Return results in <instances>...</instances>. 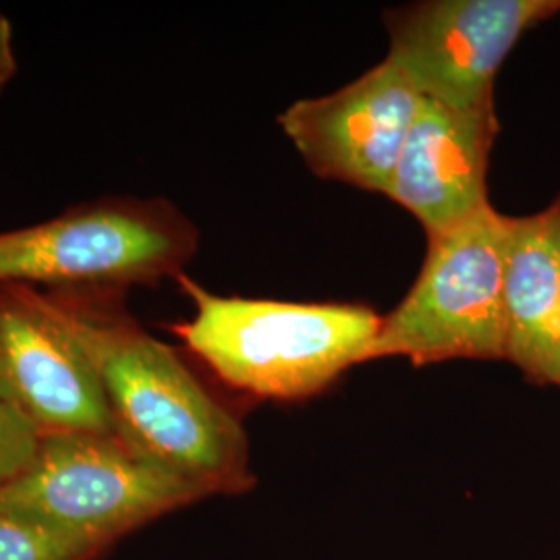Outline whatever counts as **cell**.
Listing matches in <instances>:
<instances>
[{"instance_id": "cell-1", "label": "cell", "mask_w": 560, "mask_h": 560, "mask_svg": "<svg viewBox=\"0 0 560 560\" xmlns=\"http://www.w3.org/2000/svg\"><path fill=\"white\" fill-rule=\"evenodd\" d=\"M42 298L92 361L120 442L206 497L240 494L254 486L241 421L173 347L125 314L115 293Z\"/></svg>"}, {"instance_id": "cell-2", "label": "cell", "mask_w": 560, "mask_h": 560, "mask_svg": "<svg viewBox=\"0 0 560 560\" xmlns=\"http://www.w3.org/2000/svg\"><path fill=\"white\" fill-rule=\"evenodd\" d=\"M196 314L171 330L221 381L261 399L314 397L363 361L382 318L365 305L222 298L185 272Z\"/></svg>"}, {"instance_id": "cell-3", "label": "cell", "mask_w": 560, "mask_h": 560, "mask_svg": "<svg viewBox=\"0 0 560 560\" xmlns=\"http://www.w3.org/2000/svg\"><path fill=\"white\" fill-rule=\"evenodd\" d=\"M196 249V226L166 201H94L0 233V287L117 293L177 279Z\"/></svg>"}, {"instance_id": "cell-4", "label": "cell", "mask_w": 560, "mask_h": 560, "mask_svg": "<svg viewBox=\"0 0 560 560\" xmlns=\"http://www.w3.org/2000/svg\"><path fill=\"white\" fill-rule=\"evenodd\" d=\"M509 222L486 203L471 219L428 237L420 277L382 318L363 361L506 360Z\"/></svg>"}, {"instance_id": "cell-5", "label": "cell", "mask_w": 560, "mask_h": 560, "mask_svg": "<svg viewBox=\"0 0 560 560\" xmlns=\"http://www.w3.org/2000/svg\"><path fill=\"white\" fill-rule=\"evenodd\" d=\"M203 497L198 486L141 459L115 434L75 432L42 436L32 463L0 488V509L104 546Z\"/></svg>"}, {"instance_id": "cell-6", "label": "cell", "mask_w": 560, "mask_h": 560, "mask_svg": "<svg viewBox=\"0 0 560 560\" xmlns=\"http://www.w3.org/2000/svg\"><path fill=\"white\" fill-rule=\"evenodd\" d=\"M560 13V0H428L384 13L386 59L423 98L494 108V80L521 36Z\"/></svg>"}, {"instance_id": "cell-7", "label": "cell", "mask_w": 560, "mask_h": 560, "mask_svg": "<svg viewBox=\"0 0 560 560\" xmlns=\"http://www.w3.org/2000/svg\"><path fill=\"white\" fill-rule=\"evenodd\" d=\"M421 102L413 81L384 59L332 94L291 104L279 125L314 175L386 196Z\"/></svg>"}, {"instance_id": "cell-8", "label": "cell", "mask_w": 560, "mask_h": 560, "mask_svg": "<svg viewBox=\"0 0 560 560\" xmlns=\"http://www.w3.org/2000/svg\"><path fill=\"white\" fill-rule=\"evenodd\" d=\"M0 399L42 436L115 434L92 361L32 287H0Z\"/></svg>"}, {"instance_id": "cell-9", "label": "cell", "mask_w": 560, "mask_h": 560, "mask_svg": "<svg viewBox=\"0 0 560 560\" xmlns=\"http://www.w3.org/2000/svg\"><path fill=\"white\" fill-rule=\"evenodd\" d=\"M499 136L494 108H455L423 98L405 138L388 198L428 237L471 219L488 201V162Z\"/></svg>"}, {"instance_id": "cell-10", "label": "cell", "mask_w": 560, "mask_h": 560, "mask_svg": "<svg viewBox=\"0 0 560 560\" xmlns=\"http://www.w3.org/2000/svg\"><path fill=\"white\" fill-rule=\"evenodd\" d=\"M506 360L536 384H560V196L511 219L506 266Z\"/></svg>"}, {"instance_id": "cell-11", "label": "cell", "mask_w": 560, "mask_h": 560, "mask_svg": "<svg viewBox=\"0 0 560 560\" xmlns=\"http://www.w3.org/2000/svg\"><path fill=\"white\" fill-rule=\"evenodd\" d=\"M101 546L0 509V560H85Z\"/></svg>"}, {"instance_id": "cell-12", "label": "cell", "mask_w": 560, "mask_h": 560, "mask_svg": "<svg viewBox=\"0 0 560 560\" xmlns=\"http://www.w3.org/2000/svg\"><path fill=\"white\" fill-rule=\"evenodd\" d=\"M40 441V432L15 407L0 399V488L32 463Z\"/></svg>"}, {"instance_id": "cell-13", "label": "cell", "mask_w": 560, "mask_h": 560, "mask_svg": "<svg viewBox=\"0 0 560 560\" xmlns=\"http://www.w3.org/2000/svg\"><path fill=\"white\" fill-rule=\"evenodd\" d=\"M18 59H15V42L13 25L4 15H0V92L4 85L15 78Z\"/></svg>"}]
</instances>
